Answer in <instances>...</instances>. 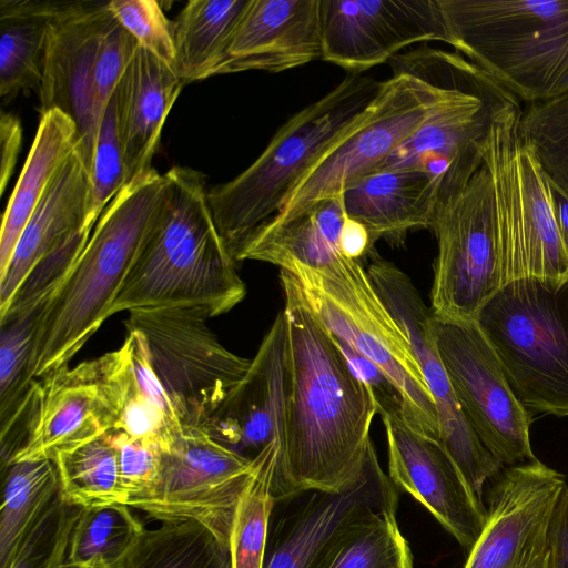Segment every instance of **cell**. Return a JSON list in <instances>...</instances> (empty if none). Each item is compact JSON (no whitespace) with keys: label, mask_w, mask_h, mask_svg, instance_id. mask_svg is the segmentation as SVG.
Here are the masks:
<instances>
[{"label":"cell","mask_w":568,"mask_h":568,"mask_svg":"<svg viewBox=\"0 0 568 568\" xmlns=\"http://www.w3.org/2000/svg\"><path fill=\"white\" fill-rule=\"evenodd\" d=\"M345 219L342 193L321 200L291 219L261 224L239 245L234 258L266 262L284 271L323 268L344 255L339 237Z\"/></svg>","instance_id":"obj_26"},{"label":"cell","mask_w":568,"mask_h":568,"mask_svg":"<svg viewBox=\"0 0 568 568\" xmlns=\"http://www.w3.org/2000/svg\"><path fill=\"white\" fill-rule=\"evenodd\" d=\"M476 323L525 409L568 417V278L508 282Z\"/></svg>","instance_id":"obj_8"},{"label":"cell","mask_w":568,"mask_h":568,"mask_svg":"<svg viewBox=\"0 0 568 568\" xmlns=\"http://www.w3.org/2000/svg\"><path fill=\"white\" fill-rule=\"evenodd\" d=\"M0 568L59 494L58 467L52 459L18 462L2 470Z\"/></svg>","instance_id":"obj_31"},{"label":"cell","mask_w":568,"mask_h":568,"mask_svg":"<svg viewBox=\"0 0 568 568\" xmlns=\"http://www.w3.org/2000/svg\"><path fill=\"white\" fill-rule=\"evenodd\" d=\"M116 448L119 473L128 503L148 496L155 487L162 465V447L118 430L109 432Z\"/></svg>","instance_id":"obj_43"},{"label":"cell","mask_w":568,"mask_h":568,"mask_svg":"<svg viewBox=\"0 0 568 568\" xmlns=\"http://www.w3.org/2000/svg\"><path fill=\"white\" fill-rule=\"evenodd\" d=\"M22 142V128L19 119L9 113L1 112L0 116V193H4L7 184L13 173Z\"/></svg>","instance_id":"obj_46"},{"label":"cell","mask_w":568,"mask_h":568,"mask_svg":"<svg viewBox=\"0 0 568 568\" xmlns=\"http://www.w3.org/2000/svg\"><path fill=\"white\" fill-rule=\"evenodd\" d=\"M287 389V329L281 311L246 375L203 428L223 445L254 459L271 443L283 444Z\"/></svg>","instance_id":"obj_20"},{"label":"cell","mask_w":568,"mask_h":568,"mask_svg":"<svg viewBox=\"0 0 568 568\" xmlns=\"http://www.w3.org/2000/svg\"><path fill=\"white\" fill-rule=\"evenodd\" d=\"M108 8L138 44L174 70L173 22L155 0H111Z\"/></svg>","instance_id":"obj_42"},{"label":"cell","mask_w":568,"mask_h":568,"mask_svg":"<svg viewBox=\"0 0 568 568\" xmlns=\"http://www.w3.org/2000/svg\"><path fill=\"white\" fill-rule=\"evenodd\" d=\"M165 175V196L110 316L122 311L194 306L214 317L245 297L236 260L214 224L204 175L182 166H173Z\"/></svg>","instance_id":"obj_2"},{"label":"cell","mask_w":568,"mask_h":568,"mask_svg":"<svg viewBox=\"0 0 568 568\" xmlns=\"http://www.w3.org/2000/svg\"><path fill=\"white\" fill-rule=\"evenodd\" d=\"M518 102L493 75L459 53L442 101L373 171L412 169L427 173L437 185L439 207L481 168L494 122Z\"/></svg>","instance_id":"obj_9"},{"label":"cell","mask_w":568,"mask_h":568,"mask_svg":"<svg viewBox=\"0 0 568 568\" xmlns=\"http://www.w3.org/2000/svg\"><path fill=\"white\" fill-rule=\"evenodd\" d=\"M123 568H232L229 546L193 520L143 531Z\"/></svg>","instance_id":"obj_33"},{"label":"cell","mask_w":568,"mask_h":568,"mask_svg":"<svg viewBox=\"0 0 568 568\" xmlns=\"http://www.w3.org/2000/svg\"><path fill=\"white\" fill-rule=\"evenodd\" d=\"M548 179V178H547ZM554 213L562 246L568 255V194L549 179Z\"/></svg>","instance_id":"obj_48"},{"label":"cell","mask_w":568,"mask_h":568,"mask_svg":"<svg viewBox=\"0 0 568 568\" xmlns=\"http://www.w3.org/2000/svg\"><path fill=\"white\" fill-rule=\"evenodd\" d=\"M287 329L285 433L275 504L300 494L343 491L364 475L377 404L335 337L310 308L297 280L280 273Z\"/></svg>","instance_id":"obj_1"},{"label":"cell","mask_w":568,"mask_h":568,"mask_svg":"<svg viewBox=\"0 0 568 568\" xmlns=\"http://www.w3.org/2000/svg\"><path fill=\"white\" fill-rule=\"evenodd\" d=\"M379 84L372 77L348 73L290 118L246 170L207 190L214 224L233 256L256 227L278 212L304 176L362 122Z\"/></svg>","instance_id":"obj_4"},{"label":"cell","mask_w":568,"mask_h":568,"mask_svg":"<svg viewBox=\"0 0 568 568\" xmlns=\"http://www.w3.org/2000/svg\"><path fill=\"white\" fill-rule=\"evenodd\" d=\"M281 447V442L275 440L254 458V470L237 504L231 530L232 568H264Z\"/></svg>","instance_id":"obj_34"},{"label":"cell","mask_w":568,"mask_h":568,"mask_svg":"<svg viewBox=\"0 0 568 568\" xmlns=\"http://www.w3.org/2000/svg\"><path fill=\"white\" fill-rule=\"evenodd\" d=\"M367 256V275L377 294L405 333L433 396L439 420V442L450 454L467 483L483 499L487 479L495 477L503 464L483 445L469 425L454 393L437 351L429 308L412 280L381 257L374 247Z\"/></svg>","instance_id":"obj_14"},{"label":"cell","mask_w":568,"mask_h":568,"mask_svg":"<svg viewBox=\"0 0 568 568\" xmlns=\"http://www.w3.org/2000/svg\"><path fill=\"white\" fill-rule=\"evenodd\" d=\"M322 38L323 60L361 73L446 32L437 0H322Z\"/></svg>","instance_id":"obj_16"},{"label":"cell","mask_w":568,"mask_h":568,"mask_svg":"<svg viewBox=\"0 0 568 568\" xmlns=\"http://www.w3.org/2000/svg\"><path fill=\"white\" fill-rule=\"evenodd\" d=\"M286 272L297 280L310 308L331 334L397 388L404 423L439 440L435 402L409 342L359 261L342 255L320 270L294 266Z\"/></svg>","instance_id":"obj_7"},{"label":"cell","mask_w":568,"mask_h":568,"mask_svg":"<svg viewBox=\"0 0 568 568\" xmlns=\"http://www.w3.org/2000/svg\"><path fill=\"white\" fill-rule=\"evenodd\" d=\"M396 509H386L339 539L314 568H413Z\"/></svg>","instance_id":"obj_37"},{"label":"cell","mask_w":568,"mask_h":568,"mask_svg":"<svg viewBox=\"0 0 568 568\" xmlns=\"http://www.w3.org/2000/svg\"><path fill=\"white\" fill-rule=\"evenodd\" d=\"M250 0H191L173 21L174 72L185 83L215 75Z\"/></svg>","instance_id":"obj_30"},{"label":"cell","mask_w":568,"mask_h":568,"mask_svg":"<svg viewBox=\"0 0 568 568\" xmlns=\"http://www.w3.org/2000/svg\"><path fill=\"white\" fill-rule=\"evenodd\" d=\"M345 213L362 223L371 242L384 239L402 244L408 232L432 229L439 205L435 181L412 169H386L366 173L342 191Z\"/></svg>","instance_id":"obj_24"},{"label":"cell","mask_w":568,"mask_h":568,"mask_svg":"<svg viewBox=\"0 0 568 568\" xmlns=\"http://www.w3.org/2000/svg\"><path fill=\"white\" fill-rule=\"evenodd\" d=\"M61 499L80 508L128 503L110 433L63 452L54 459Z\"/></svg>","instance_id":"obj_35"},{"label":"cell","mask_w":568,"mask_h":568,"mask_svg":"<svg viewBox=\"0 0 568 568\" xmlns=\"http://www.w3.org/2000/svg\"><path fill=\"white\" fill-rule=\"evenodd\" d=\"M565 487L564 476L537 459L508 467L464 568H546L549 521Z\"/></svg>","instance_id":"obj_15"},{"label":"cell","mask_w":568,"mask_h":568,"mask_svg":"<svg viewBox=\"0 0 568 568\" xmlns=\"http://www.w3.org/2000/svg\"><path fill=\"white\" fill-rule=\"evenodd\" d=\"M194 306L129 312L125 327L145 338L152 367L182 426L203 428L246 375L251 361L226 349Z\"/></svg>","instance_id":"obj_10"},{"label":"cell","mask_w":568,"mask_h":568,"mask_svg":"<svg viewBox=\"0 0 568 568\" xmlns=\"http://www.w3.org/2000/svg\"><path fill=\"white\" fill-rule=\"evenodd\" d=\"M68 1L0 0V98L39 90L47 32Z\"/></svg>","instance_id":"obj_28"},{"label":"cell","mask_w":568,"mask_h":568,"mask_svg":"<svg viewBox=\"0 0 568 568\" xmlns=\"http://www.w3.org/2000/svg\"><path fill=\"white\" fill-rule=\"evenodd\" d=\"M34 426L12 462L52 459L114 428L115 415L98 359L40 378ZM4 470V469H3Z\"/></svg>","instance_id":"obj_21"},{"label":"cell","mask_w":568,"mask_h":568,"mask_svg":"<svg viewBox=\"0 0 568 568\" xmlns=\"http://www.w3.org/2000/svg\"><path fill=\"white\" fill-rule=\"evenodd\" d=\"M432 230L437 240L432 312L476 322L503 286L495 185L486 160L467 185L437 209Z\"/></svg>","instance_id":"obj_11"},{"label":"cell","mask_w":568,"mask_h":568,"mask_svg":"<svg viewBox=\"0 0 568 568\" xmlns=\"http://www.w3.org/2000/svg\"><path fill=\"white\" fill-rule=\"evenodd\" d=\"M91 181L92 194L88 225L93 230L104 209L128 183L118 87L99 122L91 164Z\"/></svg>","instance_id":"obj_40"},{"label":"cell","mask_w":568,"mask_h":568,"mask_svg":"<svg viewBox=\"0 0 568 568\" xmlns=\"http://www.w3.org/2000/svg\"><path fill=\"white\" fill-rule=\"evenodd\" d=\"M91 194L90 169L75 148L53 175L0 273V313L42 258L78 232H92L88 225Z\"/></svg>","instance_id":"obj_23"},{"label":"cell","mask_w":568,"mask_h":568,"mask_svg":"<svg viewBox=\"0 0 568 568\" xmlns=\"http://www.w3.org/2000/svg\"><path fill=\"white\" fill-rule=\"evenodd\" d=\"M515 154L524 234V278L565 281L568 278V255L557 230L549 181L519 133Z\"/></svg>","instance_id":"obj_29"},{"label":"cell","mask_w":568,"mask_h":568,"mask_svg":"<svg viewBox=\"0 0 568 568\" xmlns=\"http://www.w3.org/2000/svg\"><path fill=\"white\" fill-rule=\"evenodd\" d=\"M168 185L166 175L152 168L128 182L104 209L70 274L43 310L31 365L33 379L68 367L110 317Z\"/></svg>","instance_id":"obj_3"},{"label":"cell","mask_w":568,"mask_h":568,"mask_svg":"<svg viewBox=\"0 0 568 568\" xmlns=\"http://www.w3.org/2000/svg\"><path fill=\"white\" fill-rule=\"evenodd\" d=\"M388 447V476L417 499L467 551L487 519L483 499L438 440L407 426L398 416H381Z\"/></svg>","instance_id":"obj_19"},{"label":"cell","mask_w":568,"mask_h":568,"mask_svg":"<svg viewBox=\"0 0 568 568\" xmlns=\"http://www.w3.org/2000/svg\"><path fill=\"white\" fill-rule=\"evenodd\" d=\"M546 568H568V486L559 495L549 521Z\"/></svg>","instance_id":"obj_45"},{"label":"cell","mask_w":568,"mask_h":568,"mask_svg":"<svg viewBox=\"0 0 568 568\" xmlns=\"http://www.w3.org/2000/svg\"><path fill=\"white\" fill-rule=\"evenodd\" d=\"M183 85L170 65L138 47L118 84L128 182L152 169L163 124Z\"/></svg>","instance_id":"obj_25"},{"label":"cell","mask_w":568,"mask_h":568,"mask_svg":"<svg viewBox=\"0 0 568 568\" xmlns=\"http://www.w3.org/2000/svg\"><path fill=\"white\" fill-rule=\"evenodd\" d=\"M81 509L64 503L58 494L4 568H62Z\"/></svg>","instance_id":"obj_41"},{"label":"cell","mask_w":568,"mask_h":568,"mask_svg":"<svg viewBox=\"0 0 568 568\" xmlns=\"http://www.w3.org/2000/svg\"><path fill=\"white\" fill-rule=\"evenodd\" d=\"M109 1H68L51 20L40 87L41 114L60 110L77 125V150L91 173L99 128L93 78L97 53L112 13Z\"/></svg>","instance_id":"obj_17"},{"label":"cell","mask_w":568,"mask_h":568,"mask_svg":"<svg viewBox=\"0 0 568 568\" xmlns=\"http://www.w3.org/2000/svg\"><path fill=\"white\" fill-rule=\"evenodd\" d=\"M438 354L463 412L483 445L503 464L535 460L528 413L476 322L432 318Z\"/></svg>","instance_id":"obj_13"},{"label":"cell","mask_w":568,"mask_h":568,"mask_svg":"<svg viewBox=\"0 0 568 568\" xmlns=\"http://www.w3.org/2000/svg\"><path fill=\"white\" fill-rule=\"evenodd\" d=\"M339 245L342 253L346 257L356 261L367 256L368 252L374 247L367 229L347 215L342 227Z\"/></svg>","instance_id":"obj_47"},{"label":"cell","mask_w":568,"mask_h":568,"mask_svg":"<svg viewBox=\"0 0 568 568\" xmlns=\"http://www.w3.org/2000/svg\"><path fill=\"white\" fill-rule=\"evenodd\" d=\"M446 43L520 102L568 92V0H437Z\"/></svg>","instance_id":"obj_5"},{"label":"cell","mask_w":568,"mask_h":568,"mask_svg":"<svg viewBox=\"0 0 568 568\" xmlns=\"http://www.w3.org/2000/svg\"><path fill=\"white\" fill-rule=\"evenodd\" d=\"M138 47L133 36L112 17L101 39L94 65L93 91L99 122Z\"/></svg>","instance_id":"obj_44"},{"label":"cell","mask_w":568,"mask_h":568,"mask_svg":"<svg viewBox=\"0 0 568 568\" xmlns=\"http://www.w3.org/2000/svg\"><path fill=\"white\" fill-rule=\"evenodd\" d=\"M518 133L546 176L568 194V92L525 104Z\"/></svg>","instance_id":"obj_39"},{"label":"cell","mask_w":568,"mask_h":568,"mask_svg":"<svg viewBox=\"0 0 568 568\" xmlns=\"http://www.w3.org/2000/svg\"><path fill=\"white\" fill-rule=\"evenodd\" d=\"M322 55V0H250L215 75L276 73Z\"/></svg>","instance_id":"obj_22"},{"label":"cell","mask_w":568,"mask_h":568,"mask_svg":"<svg viewBox=\"0 0 568 568\" xmlns=\"http://www.w3.org/2000/svg\"><path fill=\"white\" fill-rule=\"evenodd\" d=\"M101 379L111 405L118 430L133 438L165 448L183 427L174 426L142 392L124 344L98 357Z\"/></svg>","instance_id":"obj_36"},{"label":"cell","mask_w":568,"mask_h":568,"mask_svg":"<svg viewBox=\"0 0 568 568\" xmlns=\"http://www.w3.org/2000/svg\"><path fill=\"white\" fill-rule=\"evenodd\" d=\"M457 51L418 48L390 60L362 122L296 185L268 220L285 221L341 194L346 184L377 168L430 115L449 87Z\"/></svg>","instance_id":"obj_6"},{"label":"cell","mask_w":568,"mask_h":568,"mask_svg":"<svg viewBox=\"0 0 568 568\" xmlns=\"http://www.w3.org/2000/svg\"><path fill=\"white\" fill-rule=\"evenodd\" d=\"M43 305L0 315V422L27 394L31 382L36 336Z\"/></svg>","instance_id":"obj_38"},{"label":"cell","mask_w":568,"mask_h":568,"mask_svg":"<svg viewBox=\"0 0 568 568\" xmlns=\"http://www.w3.org/2000/svg\"><path fill=\"white\" fill-rule=\"evenodd\" d=\"M268 532L264 568H314L346 534L397 508L398 489L371 448L363 477L343 491H307Z\"/></svg>","instance_id":"obj_18"},{"label":"cell","mask_w":568,"mask_h":568,"mask_svg":"<svg viewBox=\"0 0 568 568\" xmlns=\"http://www.w3.org/2000/svg\"><path fill=\"white\" fill-rule=\"evenodd\" d=\"M125 504L82 508L62 568H123L145 530Z\"/></svg>","instance_id":"obj_32"},{"label":"cell","mask_w":568,"mask_h":568,"mask_svg":"<svg viewBox=\"0 0 568 568\" xmlns=\"http://www.w3.org/2000/svg\"><path fill=\"white\" fill-rule=\"evenodd\" d=\"M77 144V125L69 115L57 109L41 114L32 146L2 215L0 273L6 270L27 222L53 175Z\"/></svg>","instance_id":"obj_27"},{"label":"cell","mask_w":568,"mask_h":568,"mask_svg":"<svg viewBox=\"0 0 568 568\" xmlns=\"http://www.w3.org/2000/svg\"><path fill=\"white\" fill-rule=\"evenodd\" d=\"M254 470L204 428L183 426L162 449L158 483L128 506L161 521L193 520L229 546L237 504Z\"/></svg>","instance_id":"obj_12"}]
</instances>
